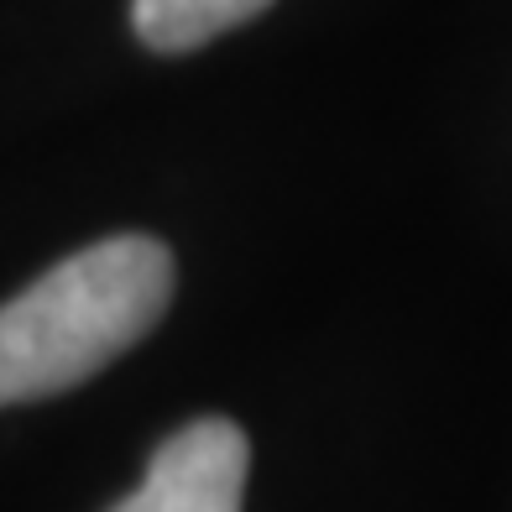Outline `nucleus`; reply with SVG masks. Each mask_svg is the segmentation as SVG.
Here are the masks:
<instances>
[{
    "label": "nucleus",
    "instance_id": "nucleus-1",
    "mask_svg": "<svg viewBox=\"0 0 512 512\" xmlns=\"http://www.w3.org/2000/svg\"><path fill=\"white\" fill-rule=\"evenodd\" d=\"M173 304V251L152 236H110L48 267L0 304V408L89 382L126 356Z\"/></svg>",
    "mask_w": 512,
    "mask_h": 512
},
{
    "label": "nucleus",
    "instance_id": "nucleus-2",
    "mask_svg": "<svg viewBox=\"0 0 512 512\" xmlns=\"http://www.w3.org/2000/svg\"><path fill=\"white\" fill-rule=\"evenodd\" d=\"M251 445L230 418H194L157 445L147 481L110 512H241Z\"/></svg>",
    "mask_w": 512,
    "mask_h": 512
},
{
    "label": "nucleus",
    "instance_id": "nucleus-3",
    "mask_svg": "<svg viewBox=\"0 0 512 512\" xmlns=\"http://www.w3.org/2000/svg\"><path fill=\"white\" fill-rule=\"evenodd\" d=\"M267 6L272 0H131V27L152 53H194Z\"/></svg>",
    "mask_w": 512,
    "mask_h": 512
}]
</instances>
